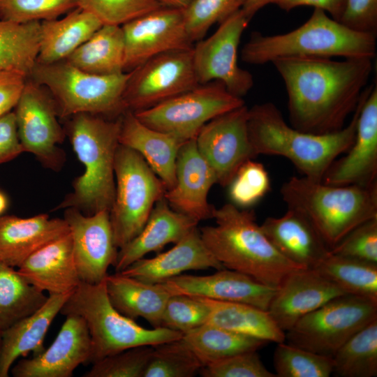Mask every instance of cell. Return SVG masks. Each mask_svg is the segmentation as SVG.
<instances>
[{"label": "cell", "mask_w": 377, "mask_h": 377, "mask_svg": "<svg viewBox=\"0 0 377 377\" xmlns=\"http://www.w3.org/2000/svg\"><path fill=\"white\" fill-rule=\"evenodd\" d=\"M345 2L346 0H277L275 4L286 11L301 6H313L327 12L332 18L339 22L344 10Z\"/></svg>", "instance_id": "cell-52"}, {"label": "cell", "mask_w": 377, "mask_h": 377, "mask_svg": "<svg viewBox=\"0 0 377 377\" xmlns=\"http://www.w3.org/2000/svg\"><path fill=\"white\" fill-rule=\"evenodd\" d=\"M258 350L239 353L203 366L204 377H276L262 362Z\"/></svg>", "instance_id": "cell-47"}, {"label": "cell", "mask_w": 377, "mask_h": 377, "mask_svg": "<svg viewBox=\"0 0 377 377\" xmlns=\"http://www.w3.org/2000/svg\"><path fill=\"white\" fill-rule=\"evenodd\" d=\"M106 292L112 306L124 316L141 317L153 327H161V316L171 293L161 283H147L121 272L108 274Z\"/></svg>", "instance_id": "cell-30"}, {"label": "cell", "mask_w": 377, "mask_h": 377, "mask_svg": "<svg viewBox=\"0 0 377 377\" xmlns=\"http://www.w3.org/2000/svg\"><path fill=\"white\" fill-rule=\"evenodd\" d=\"M228 186L231 203L248 209L268 193L270 179L264 165L251 159L239 168Z\"/></svg>", "instance_id": "cell-43"}, {"label": "cell", "mask_w": 377, "mask_h": 377, "mask_svg": "<svg viewBox=\"0 0 377 377\" xmlns=\"http://www.w3.org/2000/svg\"><path fill=\"white\" fill-rule=\"evenodd\" d=\"M249 22L240 9L221 22L212 36L193 45V66L200 84L220 81L239 98L251 89L253 75L237 62L242 35Z\"/></svg>", "instance_id": "cell-14"}, {"label": "cell", "mask_w": 377, "mask_h": 377, "mask_svg": "<svg viewBox=\"0 0 377 377\" xmlns=\"http://www.w3.org/2000/svg\"><path fill=\"white\" fill-rule=\"evenodd\" d=\"M248 116L244 104L208 121L195 137L198 150L223 187L245 162L258 156L249 136Z\"/></svg>", "instance_id": "cell-15"}, {"label": "cell", "mask_w": 377, "mask_h": 377, "mask_svg": "<svg viewBox=\"0 0 377 377\" xmlns=\"http://www.w3.org/2000/svg\"><path fill=\"white\" fill-rule=\"evenodd\" d=\"M377 319V301L343 294L300 318L286 341L332 357L356 332Z\"/></svg>", "instance_id": "cell-10"}, {"label": "cell", "mask_w": 377, "mask_h": 377, "mask_svg": "<svg viewBox=\"0 0 377 377\" xmlns=\"http://www.w3.org/2000/svg\"><path fill=\"white\" fill-rule=\"evenodd\" d=\"M338 377L377 376V319L356 332L332 356Z\"/></svg>", "instance_id": "cell-38"}, {"label": "cell", "mask_w": 377, "mask_h": 377, "mask_svg": "<svg viewBox=\"0 0 377 377\" xmlns=\"http://www.w3.org/2000/svg\"><path fill=\"white\" fill-rule=\"evenodd\" d=\"M70 232L64 219L46 214L0 216V261L19 267L34 253Z\"/></svg>", "instance_id": "cell-26"}, {"label": "cell", "mask_w": 377, "mask_h": 377, "mask_svg": "<svg viewBox=\"0 0 377 377\" xmlns=\"http://www.w3.org/2000/svg\"><path fill=\"white\" fill-rule=\"evenodd\" d=\"M209 268L224 267L205 246L195 227L170 250L154 258H142L120 272L147 283H159L186 271Z\"/></svg>", "instance_id": "cell-23"}, {"label": "cell", "mask_w": 377, "mask_h": 377, "mask_svg": "<svg viewBox=\"0 0 377 377\" xmlns=\"http://www.w3.org/2000/svg\"><path fill=\"white\" fill-rule=\"evenodd\" d=\"M334 163L323 182L330 185H369L377 179V85L369 86L361 106L353 143Z\"/></svg>", "instance_id": "cell-18"}, {"label": "cell", "mask_w": 377, "mask_h": 377, "mask_svg": "<svg viewBox=\"0 0 377 377\" xmlns=\"http://www.w3.org/2000/svg\"><path fill=\"white\" fill-rule=\"evenodd\" d=\"M202 297L209 309L207 323L267 342L286 340L267 311L237 302L219 301Z\"/></svg>", "instance_id": "cell-32"}, {"label": "cell", "mask_w": 377, "mask_h": 377, "mask_svg": "<svg viewBox=\"0 0 377 377\" xmlns=\"http://www.w3.org/2000/svg\"><path fill=\"white\" fill-rule=\"evenodd\" d=\"M244 0H193L184 9V22L191 40L203 38L216 23L220 24L240 10Z\"/></svg>", "instance_id": "cell-41"}, {"label": "cell", "mask_w": 377, "mask_h": 377, "mask_svg": "<svg viewBox=\"0 0 377 377\" xmlns=\"http://www.w3.org/2000/svg\"><path fill=\"white\" fill-rule=\"evenodd\" d=\"M330 251L341 256L377 264V218L355 227Z\"/></svg>", "instance_id": "cell-48"}, {"label": "cell", "mask_w": 377, "mask_h": 377, "mask_svg": "<svg viewBox=\"0 0 377 377\" xmlns=\"http://www.w3.org/2000/svg\"><path fill=\"white\" fill-rule=\"evenodd\" d=\"M244 104L242 98L230 93L223 82L212 81L133 112L146 126L186 142L195 138L210 120Z\"/></svg>", "instance_id": "cell-11"}, {"label": "cell", "mask_w": 377, "mask_h": 377, "mask_svg": "<svg viewBox=\"0 0 377 377\" xmlns=\"http://www.w3.org/2000/svg\"><path fill=\"white\" fill-rule=\"evenodd\" d=\"M345 294L377 301V264L330 253L314 268Z\"/></svg>", "instance_id": "cell-37"}, {"label": "cell", "mask_w": 377, "mask_h": 377, "mask_svg": "<svg viewBox=\"0 0 377 377\" xmlns=\"http://www.w3.org/2000/svg\"><path fill=\"white\" fill-rule=\"evenodd\" d=\"M198 84L193 48L166 52L131 71L123 94L124 105L133 112L143 110Z\"/></svg>", "instance_id": "cell-13"}, {"label": "cell", "mask_w": 377, "mask_h": 377, "mask_svg": "<svg viewBox=\"0 0 377 377\" xmlns=\"http://www.w3.org/2000/svg\"><path fill=\"white\" fill-rule=\"evenodd\" d=\"M119 142L142 156L164 183L166 190L174 186L176 159L184 142L146 126L130 110L121 114Z\"/></svg>", "instance_id": "cell-28"}, {"label": "cell", "mask_w": 377, "mask_h": 377, "mask_svg": "<svg viewBox=\"0 0 377 377\" xmlns=\"http://www.w3.org/2000/svg\"><path fill=\"white\" fill-rule=\"evenodd\" d=\"M162 283L173 294L249 304L267 311L276 287L243 273L223 268L205 276L180 274Z\"/></svg>", "instance_id": "cell-21"}, {"label": "cell", "mask_w": 377, "mask_h": 377, "mask_svg": "<svg viewBox=\"0 0 377 377\" xmlns=\"http://www.w3.org/2000/svg\"><path fill=\"white\" fill-rule=\"evenodd\" d=\"M272 64L288 94L290 125L313 134L345 126L355 112L372 71V59L288 57Z\"/></svg>", "instance_id": "cell-1"}, {"label": "cell", "mask_w": 377, "mask_h": 377, "mask_svg": "<svg viewBox=\"0 0 377 377\" xmlns=\"http://www.w3.org/2000/svg\"><path fill=\"white\" fill-rule=\"evenodd\" d=\"M277 377H329L333 372L332 357L287 343H277L273 354Z\"/></svg>", "instance_id": "cell-39"}, {"label": "cell", "mask_w": 377, "mask_h": 377, "mask_svg": "<svg viewBox=\"0 0 377 377\" xmlns=\"http://www.w3.org/2000/svg\"><path fill=\"white\" fill-rule=\"evenodd\" d=\"M212 219L215 225L199 230L205 246L224 268L274 287L286 274L301 268L272 244L257 223L253 210L226 203L214 208Z\"/></svg>", "instance_id": "cell-3"}, {"label": "cell", "mask_w": 377, "mask_h": 377, "mask_svg": "<svg viewBox=\"0 0 377 377\" xmlns=\"http://www.w3.org/2000/svg\"><path fill=\"white\" fill-rule=\"evenodd\" d=\"M1 340H2V331L0 330V354H1Z\"/></svg>", "instance_id": "cell-56"}, {"label": "cell", "mask_w": 377, "mask_h": 377, "mask_svg": "<svg viewBox=\"0 0 377 377\" xmlns=\"http://www.w3.org/2000/svg\"><path fill=\"white\" fill-rule=\"evenodd\" d=\"M376 35L352 30L314 8L309 20L290 32L263 35L253 32L241 50L242 61L263 65L280 58L341 57L373 59Z\"/></svg>", "instance_id": "cell-5"}, {"label": "cell", "mask_w": 377, "mask_h": 377, "mask_svg": "<svg viewBox=\"0 0 377 377\" xmlns=\"http://www.w3.org/2000/svg\"><path fill=\"white\" fill-rule=\"evenodd\" d=\"M17 271L26 281L49 295L73 292L82 281L70 232L34 253Z\"/></svg>", "instance_id": "cell-25"}, {"label": "cell", "mask_w": 377, "mask_h": 377, "mask_svg": "<svg viewBox=\"0 0 377 377\" xmlns=\"http://www.w3.org/2000/svg\"><path fill=\"white\" fill-rule=\"evenodd\" d=\"M280 193L288 208L303 214L330 250L355 227L377 218V182L337 186L292 177Z\"/></svg>", "instance_id": "cell-6"}, {"label": "cell", "mask_w": 377, "mask_h": 377, "mask_svg": "<svg viewBox=\"0 0 377 377\" xmlns=\"http://www.w3.org/2000/svg\"><path fill=\"white\" fill-rule=\"evenodd\" d=\"M24 152L20 142L14 111L0 117V164L8 162Z\"/></svg>", "instance_id": "cell-50"}, {"label": "cell", "mask_w": 377, "mask_h": 377, "mask_svg": "<svg viewBox=\"0 0 377 377\" xmlns=\"http://www.w3.org/2000/svg\"><path fill=\"white\" fill-rule=\"evenodd\" d=\"M103 24L91 13L76 7L62 19L40 22L38 64L66 59Z\"/></svg>", "instance_id": "cell-31"}, {"label": "cell", "mask_w": 377, "mask_h": 377, "mask_svg": "<svg viewBox=\"0 0 377 377\" xmlns=\"http://www.w3.org/2000/svg\"><path fill=\"white\" fill-rule=\"evenodd\" d=\"M198 222L173 209L164 196L154 205L140 232L119 249L114 265L120 272L136 260L151 252H158L166 244H176Z\"/></svg>", "instance_id": "cell-27"}, {"label": "cell", "mask_w": 377, "mask_h": 377, "mask_svg": "<svg viewBox=\"0 0 377 377\" xmlns=\"http://www.w3.org/2000/svg\"><path fill=\"white\" fill-rule=\"evenodd\" d=\"M40 22L17 23L0 20V71L29 77L40 45Z\"/></svg>", "instance_id": "cell-35"}, {"label": "cell", "mask_w": 377, "mask_h": 377, "mask_svg": "<svg viewBox=\"0 0 377 377\" xmlns=\"http://www.w3.org/2000/svg\"><path fill=\"white\" fill-rule=\"evenodd\" d=\"M48 296L20 274L17 270L0 261V330L38 310Z\"/></svg>", "instance_id": "cell-36"}, {"label": "cell", "mask_w": 377, "mask_h": 377, "mask_svg": "<svg viewBox=\"0 0 377 377\" xmlns=\"http://www.w3.org/2000/svg\"><path fill=\"white\" fill-rule=\"evenodd\" d=\"M217 184L215 173L198 150L195 138L180 147L175 165V184L164 198L175 211L199 222L212 218L214 207L207 200L211 187Z\"/></svg>", "instance_id": "cell-22"}, {"label": "cell", "mask_w": 377, "mask_h": 377, "mask_svg": "<svg viewBox=\"0 0 377 377\" xmlns=\"http://www.w3.org/2000/svg\"><path fill=\"white\" fill-rule=\"evenodd\" d=\"M209 309L202 297L173 294L168 298L161 326L185 333L207 323Z\"/></svg>", "instance_id": "cell-44"}, {"label": "cell", "mask_w": 377, "mask_h": 377, "mask_svg": "<svg viewBox=\"0 0 377 377\" xmlns=\"http://www.w3.org/2000/svg\"><path fill=\"white\" fill-rule=\"evenodd\" d=\"M202 367L180 338L154 346L142 377H192Z\"/></svg>", "instance_id": "cell-40"}, {"label": "cell", "mask_w": 377, "mask_h": 377, "mask_svg": "<svg viewBox=\"0 0 377 377\" xmlns=\"http://www.w3.org/2000/svg\"><path fill=\"white\" fill-rule=\"evenodd\" d=\"M181 340L202 367L239 353L258 350L268 343L209 323L183 333Z\"/></svg>", "instance_id": "cell-34"}, {"label": "cell", "mask_w": 377, "mask_h": 377, "mask_svg": "<svg viewBox=\"0 0 377 377\" xmlns=\"http://www.w3.org/2000/svg\"><path fill=\"white\" fill-rule=\"evenodd\" d=\"M339 22L352 30L376 35L377 0H346Z\"/></svg>", "instance_id": "cell-49"}, {"label": "cell", "mask_w": 377, "mask_h": 377, "mask_svg": "<svg viewBox=\"0 0 377 377\" xmlns=\"http://www.w3.org/2000/svg\"><path fill=\"white\" fill-rule=\"evenodd\" d=\"M368 91L367 87L350 122L341 130L327 134H313L293 128L271 102L254 105L249 109L248 132L255 152L258 156L286 158L303 177L322 182L334 161L353 143L359 112Z\"/></svg>", "instance_id": "cell-2"}, {"label": "cell", "mask_w": 377, "mask_h": 377, "mask_svg": "<svg viewBox=\"0 0 377 377\" xmlns=\"http://www.w3.org/2000/svg\"><path fill=\"white\" fill-rule=\"evenodd\" d=\"M260 228L276 249L287 260L304 269H314L330 253L309 220L288 208L279 217H267Z\"/></svg>", "instance_id": "cell-24"}, {"label": "cell", "mask_w": 377, "mask_h": 377, "mask_svg": "<svg viewBox=\"0 0 377 377\" xmlns=\"http://www.w3.org/2000/svg\"><path fill=\"white\" fill-rule=\"evenodd\" d=\"M125 45L124 72L160 54L191 49L184 9L163 6L121 26Z\"/></svg>", "instance_id": "cell-16"}, {"label": "cell", "mask_w": 377, "mask_h": 377, "mask_svg": "<svg viewBox=\"0 0 377 377\" xmlns=\"http://www.w3.org/2000/svg\"><path fill=\"white\" fill-rule=\"evenodd\" d=\"M130 75L131 71L91 74L63 60L36 63L29 77L47 88L56 102L59 117L89 113L117 118L126 111L123 94Z\"/></svg>", "instance_id": "cell-8"}, {"label": "cell", "mask_w": 377, "mask_h": 377, "mask_svg": "<svg viewBox=\"0 0 377 377\" xmlns=\"http://www.w3.org/2000/svg\"><path fill=\"white\" fill-rule=\"evenodd\" d=\"M90 353L91 338L84 320L68 315L47 349L20 360L10 371L14 377H71L79 365H87Z\"/></svg>", "instance_id": "cell-20"}, {"label": "cell", "mask_w": 377, "mask_h": 377, "mask_svg": "<svg viewBox=\"0 0 377 377\" xmlns=\"http://www.w3.org/2000/svg\"><path fill=\"white\" fill-rule=\"evenodd\" d=\"M154 346H141L105 357L92 364L84 377H142Z\"/></svg>", "instance_id": "cell-46"}, {"label": "cell", "mask_w": 377, "mask_h": 377, "mask_svg": "<svg viewBox=\"0 0 377 377\" xmlns=\"http://www.w3.org/2000/svg\"><path fill=\"white\" fill-rule=\"evenodd\" d=\"M124 53L121 27L102 25L65 60L91 74L114 75L124 72Z\"/></svg>", "instance_id": "cell-33"}, {"label": "cell", "mask_w": 377, "mask_h": 377, "mask_svg": "<svg viewBox=\"0 0 377 377\" xmlns=\"http://www.w3.org/2000/svg\"><path fill=\"white\" fill-rule=\"evenodd\" d=\"M277 0H244L242 10L251 21L256 13L269 3H274Z\"/></svg>", "instance_id": "cell-53"}, {"label": "cell", "mask_w": 377, "mask_h": 377, "mask_svg": "<svg viewBox=\"0 0 377 377\" xmlns=\"http://www.w3.org/2000/svg\"><path fill=\"white\" fill-rule=\"evenodd\" d=\"M163 6L156 0H77L79 7L103 25L123 26Z\"/></svg>", "instance_id": "cell-42"}, {"label": "cell", "mask_w": 377, "mask_h": 377, "mask_svg": "<svg viewBox=\"0 0 377 377\" xmlns=\"http://www.w3.org/2000/svg\"><path fill=\"white\" fill-rule=\"evenodd\" d=\"M77 0H0V20L17 23L58 18L77 7Z\"/></svg>", "instance_id": "cell-45"}, {"label": "cell", "mask_w": 377, "mask_h": 377, "mask_svg": "<svg viewBox=\"0 0 377 377\" xmlns=\"http://www.w3.org/2000/svg\"><path fill=\"white\" fill-rule=\"evenodd\" d=\"M64 219L73 239L75 265L82 282L103 281L114 265L119 249L114 240L108 211L85 215L75 208L65 209Z\"/></svg>", "instance_id": "cell-17"}, {"label": "cell", "mask_w": 377, "mask_h": 377, "mask_svg": "<svg viewBox=\"0 0 377 377\" xmlns=\"http://www.w3.org/2000/svg\"><path fill=\"white\" fill-rule=\"evenodd\" d=\"M163 6L177 8H186L193 0H156Z\"/></svg>", "instance_id": "cell-54"}, {"label": "cell", "mask_w": 377, "mask_h": 377, "mask_svg": "<svg viewBox=\"0 0 377 377\" xmlns=\"http://www.w3.org/2000/svg\"><path fill=\"white\" fill-rule=\"evenodd\" d=\"M8 206V199L6 195L0 191V216L6 209Z\"/></svg>", "instance_id": "cell-55"}, {"label": "cell", "mask_w": 377, "mask_h": 377, "mask_svg": "<svg viewBox=\"0 0 377 377\" xmlns=\"http://www.w3.org/2000/svg\"><path fill=\"white\" fill-rule=\"evenodd\" d=\"M343 294L315 269H297L276 287L267 312L286 333L300 318Z\"/></svg>", "instance_id": "cell-19"}, {"label": "cell", "mask_w": 377, "mask_h": 377, "mask_svg": "<svg viewBox=\"0 0 377 377\" xmlns=\"http://www.w3.org/2000/svg\"><path fill=\"white\" fill-rule=\"evenodd\" d=\"M27 78L19 72L0 71V117L15 108Z\"/></svg>", "instance_id": "cell-51"}, {"label": "cell", "mask_w": 377, "mask_h": 377, "mask_svg": "<svg viewBox=\"0 0 377 377\" xmlns=\"http://www.w3.org/2000/svg\"><path fill=\"white\" fill-rule=\"evenodd\" d=\"M121 117L108 118L89 113L70 117L65 132L84 171L75 179L73 191L56 209L71 207L85 215L110 212L115 195L114 158L119 145Z\"/></svg>", "instance_id": "cell-4"}, {"label": "cell", "mask_w": 377, "mask_h": 377, "mask_svg": "<svg viewBox=\"0 0 377 377\" xmlns=\"http://www.w3.org/2000/svg\"><path fill=\"white\" fill-rule=\"evenodd\" d=\"M60 313L76 315L84 320L91 338L87 365L126 349L155 346L182 336V332L164 327H143L119 313L108 299L105 279L98 283L81 282L71 293Z\"/></svg>", "instance_id": "cell-7"}, {"label": "cell", "mask_w": 377, "mask_h": 377, "mask_svg": "<svg viewBox=\"0 0 377 377\" xmlns=\"http://www.w3.org/2000/svg\"><path fill=\"white\" fill-rule=\"evenodd\" d=\"M114 177L115 195L109 214L119 249L140 232L166 187L139 153L120 144L115 154Z\"/></svg>", "instance_id": "cell-9"}, {"label": "cell", "mask_w": 377, "mask_h": 377, "mask_svg": "<svg viewBox=\"0 0 377 377\" xmlns=\"http://www.w3.org/2000/svg\"><path fill=\"white\" fill-rule=\"evenodd\" d=\"M14 112L24 151L33 154L45 168L59 171L65 162V153L57 145L66 134L58 121L56 102L47 88L28 77Z\"/></svg>", "instance_id": "cell-12"}, {"label": "cell", "mask_w": 377, "mask_h": 377, "mask_svg": "<svg viewBox=\"0 0 377 377\" xmlns=\"http://www.w3.org/2000/svg\"><path fill=\"white\" fill-rule=\"evenodd\" d=\"M71 293L49 295L38 310L2 331L0 377L8 376L15 361L20 357L30 352L36 355L45 350V334Z\"/></svg>", "instance_id": "cell-29"}]
</instances>
